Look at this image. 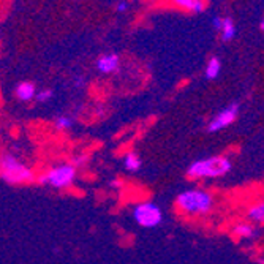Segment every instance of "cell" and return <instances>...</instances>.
<instances>
[{
	"instance_id": "obj_1",
	"label": "cell",
	"mask_w": 264,
	"mask_h": 264,
	"mask_svg": "<svg viewBox=\"0 0 264 264\" xmlns=\"http://www.w3.org/2000/svg\"><path fill=\"white\" fill-rule=\"evenodd\" d=\"M0 179L8 185H27L37 180V173L30 165L11 152L0 154Z\"/></svg>"
},
{
	"instance_id": "obj_2",
	"label": "cell",
	"mask_w": 264,
	"mask_h": 264,
	"mask_svg": "<svg viewBox=\"0 0 264 264\" xmlns=\"http://www.w3.org/2000/svg\"><path fill=\"white\" fill-rule=\"evenodd\" d=\"M176 206L182 214L206 215L214 207V198L206 190H185L176 198Z\"/></svg>"
},
{
	"instance_id": "obj_3",
	"label": "cell",
	"mask_w": 264,
	"mask_h": 264,
	"mask_svg": "<svg viewBox=\"0 0 264 264\" xmlns=\"http://www.w3.org/2000/svg\"><path fill=\"white\" fill-rule=\"evenodd\" d=\"M78 179V168L72 163H60L56 166H51L49 170L37 176V180L41 185L51 187L54 190H68L75 185Z\"/></svg>"
},
{
	"instance_id": "obj_4",
	"label": "cell",
	"mask_w": 264,
	"mask_h": 264,
	"mask_svg": "<svg viewBox=\"0 0 264 264\" xmlns=\"http://www.w3.org/2000/svg\"><path fill=\"white\" fill-rule=\"evenodd\" d=\"M231 170V162L226 157H209L204 160L193 162L188 170L187 176L190 179H214V177H222Z\"/></svg>"
},
{
	"instance_id": "obj_5",
	"label": "cell",
	"mask_w": 264,
	"mask_h": 264,
	"mask_svg": "<svg viewBox=\"0 0 264 264\" xmlns=\"http://www.w3.org/2000/svg\"><path fill=\"white\" fill-rule=\"evenodd\" d=\"M131 217L139 228L155 230L163 223V210L154 201H139L131 209Z\"/></svg>"
},
{
	"instance_id": "obj_6",
	"label": "cell",
	"mask_w": 264,
	"mask_h": 264,
	"mask_svg": "<svg viewBox=\"0 0 264 264\" xmlns=\"http://www.w3.org/2000/svg\"><path fill=\"white\" fill-rule=\"evenodd\" d=\"M237 112H239V106H237L236 103H234V104H230V106L225 108L222 112H218L217 116L212 119V122L209 124L207 130H209V131H218V130H222V128L228 127V125L233 124V122L236 120Z\"/></svg>"
},
{
	"instance_id": "obj_7",
	"label": "cell",
	"mask_w": 264,
	"mask_h": 264,
	"mask_svg": "<svg viewBox=\"0 0 264 264\" xmlns=\"http://www.w3.org/2000/svg\"><path fill=\"white\" fill-rule=\"evenodd\" d=\"M95 67L101 75H112L120 68V57L114 52H106L96 59Z\"/></svg>"
},
{
	"instance_id": "obj_8",
	"label": "cell",
	"mask_w": 264,
	"mask_h": 264,
	"mask_svg": "<svg viewBox=\"0 0 264 264\" xmlns=\"http://www.w3.org/2000/svg\"><path fill=\"white\" fill-rule=\"evenodd\" d=\"M14 95L19 101L29 103L35 98V95H37V87H35L33 83H29V81L19 83L14 89Z\"/></svg>"
},
{
	"instance_id": "obj_9",
	"label": "cell",
	"mask_w": 264,
	"mask_h": 264,
	"mask_svg": "<svg viewBox=\"0 0 264 264\" xmlns=\"http://www.w3.org/2000/svg\"><path fill=\"white\" fill-rule=\"evenodd\" d=\"M141 166H143V162H141V157L135 151H130V152L125 154V157H124V168L128 173H138L141 170Z\"/></svg>"
},
{
	"instance_id": "obj_10",
	"label": "cell",
	"mask_w": 264,
	"mask_h": 264,
	"mask_svg": "<svg viewBox=\"0 0 264 264\" xmlns=\"http://www.w3.org/2000/svg\"><path fill=\"white\" fill-rule=\"evenodd\" d=\"M233 233L237 237H253V236H257V230H255L250 223H237L233 228Z\"/></svg>"
},
{
	"instance_id": "obj_11",
	"label": "cell",
	"mask_w": 264,
	"mask_h": 264,
	"mask_svg": "<svg viewBox=\"0 0 264 264\" xmlns=\"http://www.w3.org/2000/svg\"><path fill=\"white\" fill-rule=\"evenodd\" d=\"M222 38L223 41H230L231 38H234L236 35V29H234V24L231 21V17H225L222 19Z\"/></svg>"
},
{
	"instance_id": "obj_12",
	"label": "cell",
	"mask_w": 264,
	"mask_h": 264,
	"mask_svg": "<svg viewBox=\"0 0 264 264\" xmlns=\"http://www.w3.org/2000/svg\"><path fill=\"white\" fill-rule=\"evenodd\" d=\"M249 218L252 222L264 223V201L258 202V204H255L249 209Z\"/></svg>"
},
{
	"instance_id": "obj_13",
	"label": "cell",
	"mask_w": 264,
	"mask_h": 264,
	"mask_svg": "<svg viewBox=\"0 0 264 264\" xmlns=\"http://www.w3.org/2000/svg\"><path fill=\"white\" fill-rule=\"evenodd\" d=\"M73 119L70 117V116H67V114H60V116H57L56 119H54V128L56 130H59V131H67V130H70L73 127Z\"/></svg>"
},
{
	"instance_id": "obj_14",
	"label": "cell",
	"mask_w": 264,
	"mask_h": 264,
	"mask_svg": "<svg viewBox=\"0 0 264 264\" xmlns=\"http://www.w3.org/2000/svg\"><path fill=\"white\" fill-rule=\"evenodd\" d=\"M220 67H222V65H220V60L217 57L210 59L207 67H206V78L207 79H215L218 76V73H220Z\"/></svg>"
},
{
	"instance_id": "obj_15",
	"label": "cell",
	"mask_w": 264,
	"mask_h": 264,
	"mask_svg": "<svg viewBox=\"0 0 264 264\" xmlns=\"http://www.w3.org/2000/svg\"><path fill=\"white\" fill-rule=\"evenodd\" d=\"M89 162H90V155L89 154H78L73 160H72V163L76 166V168L79 170V168H84V166H87L89 165Z\"/></svg>"
},
{
	"instance_id": "obj_16",
	"label": "cell",
	"mask_w": 264,
	"mask_h": 264,
	"mask_svg": "<svg viewBox=\"0 0 264 264\" xmlns=\"http://www.w3.org/2000/svg\"><path fill=\"white\" fill-rule=\"evenodd\" d=\"M52 96H54V92H52L51 89H41L40 92H37L35 98H37V101H40V103H46L52 98Z\"/></svg>"
},
{
	"instance_id": "obj_17",
	"label": "cell",
	"mask_w": 264,
	"mask_h": 264,
	"mask_svg": "<svg viewBox=\"0 0 264 264\" xmlns=\"http://www.w3.org/2000/svg\"><path fill=\"white\" fill-rule=\"evenodd\" d=\"M204 10V0H193V5H191V10L193 13H201Z\"/></svg>"
},
{
	"instance_id": "obj_18",
	"label": "cell",
	"mask_w": 264,
	"mask_h": 264,
	"mask_svg": "<svg viewBox=\"0 0 264 264\" xmlns=\"http://www.w3.org/2000/svg\"><path fill=\"white\" fill-rule=\"evenodd\" d=\"M173 2L177 5V6H180V8H183V10H191V5H193V0H173Z\"/></svg>"
},
{
	"instance_id": "obj_19",
	"label": "cell",
	"mask_w": 264,
	"mask_h": 264,
	"mask_svg": "<svg viewBox=\"0 0 264 264\" xmlns=\"http://www.w3.org/2000/svg\"><path fill=\"white\" fill-rule=\"evenodd\" d=\"M130 8V3H128V0H119L117 5H116V10L117 13H125L127 10Z\"/></svg>"
},
{
	"instance_id": "obj_20",
	"label": "cell",
	"mask_w": 264,
	"mask_h": 264,
	"mask_svg": "<svg viewBox=\"0 0 264 264\" xmlns=\"http://www.w3.org/2000/svg\"><path fill=\"white\" fill-rule=\"evenodd\" d=\"M75 86L78 87V89H84V87H86V79H84V76H76V78H75Z\"/></svg>"
},
{
	"instance_id": "obj_21",
	"label": "cell",
	"mask_w": 264,
	"mask_h": 264,
	"mask_svg": "<svg viewBox=\"0 0 264 264\" xmlns=\"http://www.w3.org/2000/svg\"><path fill=\"white\" fill-rule=\"evenodd\" d=\"M212 24H214V27H215L217 30H220V29H222V17H214Z\"/></svg>"
},
{
	"instance_id": "obj_22",
	"label": "cell",
	"mask_w": 264,
	"mask_h": 264,
	"mask_svg": "<svg viewBox=\"0 0 264 264\" xmlns=\"http://www.w3.org/2000/svg\"><path fill=\"white\" fill-rule=\"evenodd\" d=\"M111 187H120V182L119 180H112L111 182Z\"/></svg>"
},
{
	"instance_id": "obj_23",
	"label": "cell",
	"mask_w": 264,
	"mask_h": 264,
	"mask_svg": "<svg viewBox=\"0 0 264 264\" xmlns=\"http://www.w3.org/2000/svg\"><path fill=\"white\" fill-rule=\"evenodd\" d=\"M260 27H261V30H264V17H263V21H261V25H260Z\"/></svg>"
},
{
	"instance_id": "obj_24",
	"label": "cell",
	"mask_w": 264,
	"mask_h": 264,
	"mask_svg": "<svg viewBox=\"0 0 264 264\" xmlns=\"http://www.w3.org/2000/svg\"><path fill=\"white\" fill-rule=\"evenodd\" d=\"M258 263H260V264H264V258H261V260H258Z\"/></svg>"
}]
</instances>
